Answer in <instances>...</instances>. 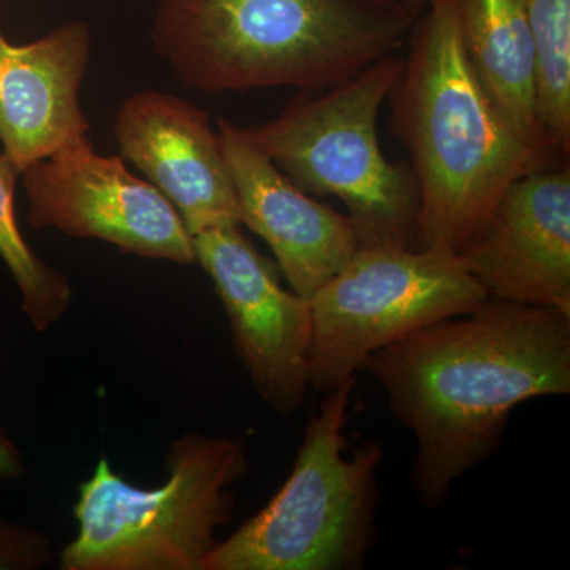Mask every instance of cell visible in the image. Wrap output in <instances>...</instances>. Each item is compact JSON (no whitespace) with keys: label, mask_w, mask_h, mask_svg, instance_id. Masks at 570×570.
I'll return each instance as SVG.
<instances>
[{"label":"cell","mask_w":570,"mask_h":570,"mask_svg":"<svg viewBox=\"0 0 570 570\" xmlns=\"http://www.w3.org/2000/svg\"><path fill=\"white\" fill-rule=\"evenodd\" d=\"M55 558L51 540L26 524L0 519V570H39Z\"/></svg>","instance_id":"e0dca14e"},{"label":"cell","mask_w":570,"mask_h":570,"mask_svg":"<svg viewBox=\"0 0 570 570\" xmlns=\"http://www.w3.org/2000/svg\"><path fill=\"white\" fill-rule=\"evenodd\" d=\"M239 205V223L265 239L292 291L309 299L360 249L347 214L295 186L239 126L217 119Z\"/></svg>","instance_id":"7c38bea8"},{"label":"cell","mask_w":570,"mask_h":570,"mask_svg":"<svg viewBox=\"0 0 570 570\" xmlns=\"http://www.w3.org/2000/svg\"><path fill=\"white\" fill-rule=\"evenodd\" d=\"M460 255L489 296L570 314L569 160L510 184Z\"/></svg>","instance_id":"30bf717a"},{"label":"cell","mask_w":570,"mask_h":570,"mask_svg":"<svg viewBox=\"0 0 570 570\" xmlns=\"http://www.w3.org/2000/svg\"><path fill=\"white\" fill-rule=\"evenodd\" d=\"M387 100L390 130L417 179L419 249L460 254L510 184L561 164L524 141L483 91L464 48L459 0H423Z\"/></svg>","instance_id":"7a4b0ae2"},{"label":"cell","mask_w":570,"mask_h":570,"mask_svg":"<svg viewBox=\"0 0 570 570\" xmlns=\"http://www.w3.org/2000/svg\"><path fill=\"white\" fill-rule=\"evenodd\" d=\"M417 442L412 490L439 508L501 449L513 409L570 393V314L508 299L423 326L363 363Z\"/></svg>","instance_id":"6da1fadb"},{"label":"cell","mask_w":570,"mask_h":570,"mask_svg":"<svg viewBox=\"0 0 570 570\" xmlns=\"http://www.w3.org/2000/svg\"><path fill=\"white\" fill-rule=\"evenodd\" d=\"M419 14L401 0H159L151 41L198 92H322L403 47Z\"/></svg>","instance_id":"3957f363"},{"label":"cell","mask_w":570,"mask_h":570,"mask_svg":"<svg viewBox=\"0 0 570 570\" xmlns=\"http://www.w3.org/2000/svg\"><path fill=\"white\" fill-rule=\"evenodd\" d=\"M464 48L483 91L509 126L554 163L535 115L534 47L527 0H459Z\"/></svg>","instance_id":"5bb4252c"},{"label":"cell","mask_w":570,"mask_h":570,"mask_svg":"<svg viewBox=\"0 0 570 570\" xmlns=\"http://www.w3.org/2000/svg\"><path fill=\"white\" fill-rule=\"evenodd\" d=\"M28 220L75 238L100 239L127 254L197 264L194 238L174 205L121 156H104L88 135L21 171Z\"/></svg>","instance_id":"ba28073f"},{"label":"cell","mask_w":570,"mask_h":570,"mask_svg":"<svg viewBox=\"0 0 570 570\" xmlns=\"http://www.w3.org/2000/svg\"><path fill=\"white\" fill-rule=\"evenodd\" d=\"M167 480L154 489L127 482L97 461L73 505L78 532L59 554L62 570H204L234 517L230 489L249 471L243 436L187 433L167 452Z\"/></svg>","instance_id":"277c9868"},{"label":"cell","mask_w":570,"mask_h":570,"mask_svg":"<svg viewBox=\"0 0 570 570\" xmlns=\"http://www.w3.org/2000/svg\"><path fill=\"white\" fill-rule=\"evenodd\" d=\"M28 474L24 456L13 439L0 425V480H18Z\"/></svg>","instance_id":"ac0fdd59"},{"label":"cell","mask_w":570,"mask_h":570,"mask_svg":"<svg viewBox=\"0 0 570 570\" xmlns=\"http://www.w3.org/2000/svg\"><path fill=\"white\" fill-rule=\"evenodd\" d=\"M404 6H407L409 9L414 10L415 13H420L423 9V0H401Z\"/></svg>","instance_id":"d6986e66"},{"label":"cell","mask_w":570,"mask_h":570,"mask_svg":"<svg viewBox=\"0 0 570 570\" xmlns=\"http://www.w3.org/2000/svg\"><path fill=\"white\" fill-rule=\"evenodd\" d=\"M534 47L535 115L550 148L570 151V0H527Z\"/></svg>","instance_id":"9a60e30c"},{"label":"cell","mask_w":570,"mask_h":570,"mask_svg":"<svg viewBox=\"0 0 570 570\" xmlns=\"http://www.w3.org/2000/svg\"><path fill=\"white\" fill-rule=\"evenodd\" d=\"M91 55L85 21L66 22L24 45L0 32V145L18 170L88 135L80 91Z\"/></svg>","instance_id":"4fadbf2b"},{"label":"cell","mask_w":570,"mask_h":570,"mask_svg":"<svg viewBox=\"0 0 570 570\" xmlns=\"http://www.w3.org/2000/svg\"><path fill=\"white\" fill-rule=\"evenodd\" d=\"M356 376L325 393L291 475L261 512L208 554L204 570H354L376 542L381 445L348 450Z\"/></svg>","instance_id":"8992f818"},{"label":"cell","mask_w":570,"mask_h":570,"mask_svg":"<svg viewBox=\"0 0 570 570\" xmlns=\"http://www.w3.org/2000/svg\"><path fill=\"white\" fill-rule=\"evenodd\" d=\"M401 70L403 58L385 56L326 91L296 94L269 121L239 127L299 189L340 198L362 246L417 242V179L406 160L389 163L377 135Z\"/></svg>","instance_id":"5b68a950"},{"label":"cell","mask_w":570,"mask_h":570,"mask_svg":"<svg viewBox=\"0 0 570 570\" xmlns=\"http://www.w3.org/2000/svg\"><path fill=\"white\" fill-rule=\"evenodd\" d=\"M21 171L0 154V261L9 268L21 295L22 313L43 333L67 313L73 288L63 273L48 265L26 242L14 213V187Z\"/></svg>","instance_id":"2e32d148"},{"label":"cell","mask_w":570,"mask_h":570,"mask_svg":"<svg viewBox=\"0 0 570 570\" xmlns=\"http://www.w3.org/2000/svg\"><path fill=\"white\" fill-rule=\"evenodd\" d=\"M195 257L230 322L232 341L255 392L281 417L305 404L311 389L313 311L309 299L281 284L277 268L238 224L198 232Z\"/></svg>","instance_id":"9c48e42d"},{"label":"cell","mask_w":570,"mask_h":570,"mask_svg":"<svg viewBox=\"0 0 570 570\" xmlns=\"http://www.w3.org/2000/svg\"><path fill=\"white\" fill-rule=\"evenodd\" d=\"M489 298L448 247L362 246L311 296V389L328 393L367 356Z\"/></svg>","instance_id":"52a82bcc"},{"label":"cell","mask_w":570,"mask_h":570,"mask_svg":"<svg viewBox=\"0 0 570 570\" xmlns=\"http://www.w3.org/2000/svg\"><path fill=\"white\" fill-rule=\"evenodd\" d=\"M124 160L179 213L190 235L239 223L234 178L208 112L163 91L124 100L115 121Z\"/></svg>","instance_id":"8fae6325"}]
</instances>
